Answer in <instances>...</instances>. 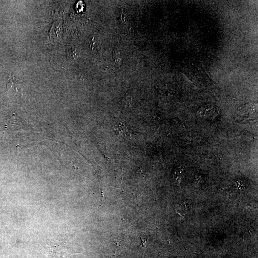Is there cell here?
<instances>
[{
	"instance_id": "1",
	"label": "cell",
	"mask_w": 258,
	"mask_h": 258,
	"mask_svg": "<svg viewBox=\"0 0 258 258\" xmlns=\"http://www.w3.org/2000/svg\"><path fill=\"white\" fill-rule=\"evenodd\" d=\"M257 110V107L255 105L246 104L243 105L239 109L238 115L241 119H252L256 116Z\"/></svg>"
},
{
	"instance_id": "2",
	"label": "cell",
	"mask_w": 258,
	"mask_h": 258,
	"mask_svg": "<svg viewBox=\"0 0 258 258\" xmlns=\"http://www.w3.org/2000/svg\"><path fill=\"white\" fill-rule=\"evenodd\" d=\"M198 114L203 116L214 117L218 114V108L211 104L204 105L198 110Z\"/></svg>"
},
{
	"instance_id": "3",
	"label": "cell",
	"mask_w": 258,
	"mask_h": 258,
	"mask_svg": "<svg viewBox=\"0 0 258 258\" xmlns=\"http://www.w3.org/2000/svg\"><path fill=\"white\" fill-rule=\"evenodd\" d=\"M91 48L94 50H99L101 47V42L99 37H93L90 44Z\"/></svg>"
},
{
	"instance_id": "4",
	"label": "cell",
	"mask_w": 258,
	"mask_h": 258,
	"mask_svg": "<svg viewBox=\"0 0 258 258\" xmlns=\"http://www.w3.org/2000/svg\"><path fill=\"white\" fill-rule=\"evenodd\" d=\"M114 130L116 133H118V135L120 134L122 136H123V135L125 136H127V133H128V131L127 130L125 127L123 126L122 125V126L119 125L118 127H117V128L114 129Z\"/></svg>"
},
{
	"instance_id": "5",
	"label": "cell",
	"mask_w": 258,
	"mask_h": 258,
	"mask_svg": "<svg viewBox=\"0 0 258 258\" xmlns=\"http://www.w3.org/2000/svg\"><path fill=\"white\" fill-rule=\"evenodd\" d=\"M67 55L71 58H75V59L77 56L75 49H73L72 48L67 50Z\"/></svg>"
},
{
	"instance_id": "6",
	"label": "cell",
	"mask_w": 258,
	"mask_h": 258,
	"mask_svg": "<svg viewBox=\"0 0 258 258\" xmlns=\"http://www.w3.org/2000/svg\"><path fill=\"white\" fill-rule=\"evenodd\" d=\"M141 240H142V242H141V245H140V246H141V247H142H142H143V248H145V243L146 242V240H143V239H142V238H141Z\"/></svg>"
}]
</instances>
